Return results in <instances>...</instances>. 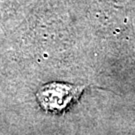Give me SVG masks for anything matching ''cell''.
Listing matches in <instances>:
<instances>
[{
	"label": "cell",
	"mask_w": 135,
	"mask_h": 135,
	"mask_svg": "<svg viewBox=\"0 0 135 135\" xmlns=\"http://www.w3.org/2000/svg\"><path fill=\"white\" fill-rule=\"evenodd\" d=\"M86 88L87 86L67 82H49L39 88L36 98L43 110L50 113H61L77 101Z\"/></svg>",
	"instance_id": "cell-1"
}]
</instances>
